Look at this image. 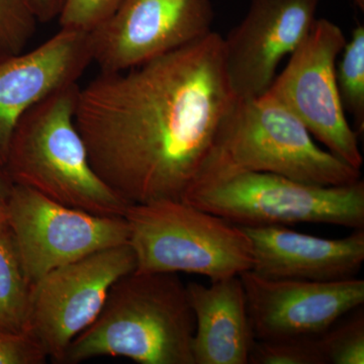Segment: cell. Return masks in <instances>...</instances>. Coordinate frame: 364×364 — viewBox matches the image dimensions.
I'll return each instance as SVG.
<instances>
[{
	"label": "cell",
	"mask_w": 364,
	"mask_h": 364,
	"mask_svg": "<svg viewBox=\"0 0 364 364\" xmlns=\"http://www.w3.org/2000/svg\"><path fill=\"white\" fill-rule=\"evenodd\" d=\"M223 37H207L79 87L76 127L91 167L129 205L182 200L237 100Z\"/></svg>",
	"instance_id": "obj_1"
},
{
	"label": "cell",
	"mask_w": 364,
	"mask_h": 364,
	"mask_svg": "<svg viewBox=\"0 0 364 364\" xmlns=\"http://www.w3.org/2000/svg\"><path fill=\"white\" fill-rule=\"evenodd\" d=\"M195 326L178 274L134 270L112 284L97 317L71 342L64 363L109 356L140 364H195Z\"/></svg>",
	"instance_id": "obj_2"
},
{
	"label": "cell",
	"mask_w": 364,
	"mask_h": 364,
	"mask_svg": "<svg viewBox=\"0 0 364 364\" xmlns=\"http://www.w3.org/2000/svg\"><path fill=\"white\" fill-rule=\"evenodd\" d=\"M73 83L55 91L18 119L2 170L13 184L77 210L124 217L129 203L95 173L76 127Z\"/></svg>",
	"instance_id": "obj_3"
},
{
	"label": "cell",
	"mask_w": 364,
	"mask_h": 364,
	"mask_svg": "<svg viewBox=\"0 0 364 364\" xmlns=\"http://www.w3.org/2000/svg\"><path fill=\"white\" fill-rule=\"evenodd\" d=\"M182 202L241 227L326 224L364 229V182L320 186L235 167L213 151Z\"/></svg>",
	"instance_id": "obj_4"
},
{
	"label": "cell",
	"mask_w": 364,
	"mask_h": 364,
	"mask_svg": "<svg viewBox=\"0 0 364 364\" xmlns=\"http://www.w3.org/2000/svg\"><path fill=\"white\" fill-rule=\"evenodd\" d=\"M124 217L136 272L188 273L215 282L252 269L250 240L240 226L182 200L130 205Z\"/></svg>",
	"instance_id": "obj_5"
},
{
	"label": "cell",
	"mask_w": 364,
	"mask_h": 364,
	"mask_svg": "<svg viewBox=\"0 0 364 364\" xmlns=\"http://www.w3.org/2000/svg\"><path fill=\"white\" fill-rule=\"evenodd\" d=\"M214 152L238 168L277 174L312 186H334L361 178L270 93L237 98L223 124Z\"/></svg>",
	"instance_id": "obj_6"
},
{
	"label": "cell",
	"mask_w": 364,
	"mask_h": 364,
	"mask_svg": "<svg viewBox=\"0 0 364 364\" xmlns=\"http://www.w3.org/2000/svg\"><path fill=\"white\" fill-rule=\"evenodd\" d=\"M135 269L129 243L55 268L31 289L26 333L47 358L64 363L71 342L97 317L112 284Z\"/></svg>",
	"instance_id": "obj_7"
},
{
	"label": "cell",
	"mask_w": 364,
	"mask_h": 364,
	"mask_svg": "<svg viewBox=\"0 0 364 364\" xmlns=\"http://www.w3.org/2000/svg\"><path fill=\"white\" fill-rule=\"evenodd\" d=\"M6 205V224L31 286L55 268L129 243L124 217L66 207L26 186L13 184Z\"/></svg>",
	"instance_id": "obj_8"
},
{
	"label": "cell",
	"mask_w": 364,
	"mask_h": 364,
	"mask_svg": "<svg viewBox=\"0 0 364 364\" xmlns=\"http://www.w3.org/2000/svg\"><path fill=\"white\" fill-rule=\"evenodd\" d=\"M346 43L332 21L316 20L268 93L298 117L328 151L360 170L363 158L358 133L347 119L337 85L336 65Z\"/></svg>",
	"instance_id": "obj_9"
},
{
	"label": "cell",
	"mask_w": 364,
	"mask_h": 364,
	"mask_svg": "<svg viewBox=\"0 0 364 364\" xmlns=\"http://www.w3.org/2000/svg\"><path fill=\"white\" fill-rule=\"evenodd\" d=\"M214 18L212 0H122L90 33L92 61L100 72L142 65L207 37Z\"/></svg>",
	"instance_id": "obj_10"
},
{
	"label": "cell",
	"mask_w": 364,
	"mask_h": 364,
	"mask_svg": "<svg viewBox=\"0 0 364 364\" xmlns=\"http://www.w3.org/2000/svg\"><path fill=\"white\" fill-rule=\"evenodd\" d=\"M255 340L320 336L364 304V280L270 279L240 275Z\"/></svg>",
	"instance_id": "obj_11"
},
{
	"label": "cell",
	"mask_w": 364,
	"mask_h": 364,
	"mask_svg": "<svg viewBox=\"0 0 364 364\" xmlns=\"http://www.w3.org/2000/svg\"><path fill=\"white\" fill-rule=\"evenodd\" d=\"M321 0H252L223 38L228 78L238 98L264 95L282 60L310 33Z\"/></svg>",
	"instance_id": "obj_12"
},
{
	"label": "cell",
	"mask_w": 364,
	"mask_h": 364,
	"mask_svg": "<svg viewBox=\"0 0 364 364\" xmlns=\"http://www.w3.org/2000/svg\"><path fill=\"white\" fill-rule=\"evenodd\" d=\"M92 62L90 33L60 28L35 49L0 63V168L21 116L55 91L77 83Z\"/></svg>",
	"instance_id": "obj_13"
},
{
	"label": "cell",
	"mask_w": 364,
	"mask_h": 364,
	"mask_svg": "<svg viewBox=\"0 0 364 364\" xmlns=\"http://www.w3.org/2000/svg\"><path fill=\"white\" fill-rule=\"evenodd\" d=\"M241 228L252 249L251 270L265 279L338 282L355 277L363 264L364 229L330 239L287 226Z\"/></svg>",
	"instance_id": "obj_14"
},
{
	"label": "cell",
	"mask_w": 364,
	"mask_h": 364,
	"mask_svg": "<svg viewBox=\"0 0 364 364\" xmlns=\"http://www.w3.org/2000/svg\"><path fill=\"white\" fill-rule=\"evenodd\" d=\"M186 287L195 317V364H248L255 338L240 277Z\"/></svg>",
	"instance_id": "obj_15"
},
{
	"label": "cell",
	"mask_w": 364,
	"mask_h": 364,
	"mask_svg": "<svg viewBox=\"0 0 364 364\" xmlns=\"http://www.w3.org/2000/svg\"><path fill=\"white\" fill-rule=\"evenodd\" d=\"M31 286L13 233L0 227V332L28 334Z\"/></svg>",
	"instance_id": "obj_16"
},
{
	"label": "cell",
	"mask_w": 364,
	"mask_h": 364,
	"mask_svg": "<svg viewBox=\"0 0 364 364\" xmlns=\"http://www.w3.org/2000/svg\"><path fill=\"white\" fill-rule=\"evenodd\" d=\"M336 65L337 85L345 112L355 119L358 130L364 126V26H358L345 43Z\"/></svg>",
	"instance_id": "obj_17"
},
{
	"label": "cell",
	"mask_w": 364,
	"mask_h": 364,
	"mask_svg": "<svg viewBox=\"0 0 364 364\" xmlns=\"http://www.w3.org/2000/svg\"><path fill=\"white\" fill-rule=\"evenodd\" d=\"M39 23L35 0H0V63L26 51Z\"/></svg>",
	"instance_id": "obj_18"
},
{
	"label": "cell",
	"mask_w": 364,
	"mask_h": 364,
	"mask_svg": "<svg viewBox=\"0 0 364 364\" xmlns=\"http://www.w3.org/2000/svg\"><path fill=\"white\" fill-rule=\"evenodd\" d=\"M318 337L326 364H363V306L339 318L327 331Z\"/></svg>",
	"instance_id": "obj_19"
},
{
	"label": "cell",
	"mask_w": 364,
	"mask_h": 364,
	"mask_svg": "<svg viewBox=\"0 0 364 364\" xmlns=\"http://www.w3.org/2000/svg\"><path fill=\"white\" fill-rule=\"evenodd\" d=\"M248 364H326L320 337L255 340Z\"/></svg>",
	"instance_id": "obj_20"
},
{
	"label": "cell",
	"mask_w": 364,
	"mask_h": 364,
	"mask_svg": "<svg viewBox=\"0 0 364 364\" xmlns=\"http://www.w3.org/2000/svg\"><path fill=\"white\" fill-rule=\"evenodd\" d=\"M122 0H65L58 16L61 28L91 33L107 21Z\"/></svg>",
	"instance_id": "obj_21"
},
{
	"label": "cell",
	"mask_w": 364,
	"mask_h": 364,
	"mask_svg": "<svg viewBox=\"0 0 364 364\" xmlns=\"http://www.w3.org/2000/svg\"><path fill=\"white\" fill-rule=\"evenodd\" d=\"M47 359L30 335L0 332V364H43Z\"/></svg>",
	"instance_id": "obj_22"
},
{
	"label": "cell",
	"mask_w": 364,
	"mask_h": 364,
	"mask_svg": "<svg viewBox=\"0 0 364 364\" xmlns=\"http://www.w3.org/2000/svg\"><path fill=\"white\" fill-rule=\"evenodd\" d=\"M65 0H35L36 11L40 23H49L58 18Z\"/></svg>",
	"instance_id": "obj_23"
},
{
	"label": "cell",
	"mask_w": 364,
	"mask_h": 364,
	"mask_svg": "<svg viewBox=\"0 0 364 364\" xmlns=\"http://www.w3.org/2000/svg\"><path fill=\"white\" fill-rule=\"evenodd\" d=\"M11 186L13 183L9 181L4 170L0 168V200L2 202H6L9 193H11Z\"/></svg>",
	"instance_id": "obj_24"
},
{
	"label": "cell",
	"mask_w": 364,
	"mask_h": 364,
	"mask_svg": "<svg viewBox=\"0 0 364 364\" xmlns=\"http://www.w3.org/2000/svg\"><path fill=\"white\" fill-rule=\"evenodd\" d=\"M7 213L6 203L0 200V227L6 224Z\"/></svg>",
	"instance_id": "obj_25"
},
{
	"label": "cell",
	"mask_w": 364,
	"mask_h": 364,
	"mask_svg": "<svg viewBox=\"0 0 364 364\" xmlns=\"http://www.w3.org/2000/svg\"><path fill=\"white\" fill-rule=\"evenodd\" d=\"M354 4H356L359 7V9H361V11H363L364 9V0H353Z\"/></svg>",
	"instance_id": "obj_26"
}]
</instances>
